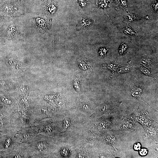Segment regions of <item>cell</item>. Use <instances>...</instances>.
<instances>
[{
    "mask_svg": "<svg viewBox=\"0 0 158 158\" xmlns=\"http://www.w3.org/2000/svg\"><path fill=\"white\" fill-rule=\"evenodd\" d=\"M141 63L146 67H148L153 64V62L149 59L142 58L140 61Z\"/></svg>",
    "mask_w": 158,
    "mask_h": 158,
    "instance_id": "obj_9",
    "label": "cell"
},
{
    "mask_svg": "<svg viewBox=\"0 0 158 158\" xmlns=\"http://www.w3.org/2000/svg\"><path fill=\"white\" fill-rule=\"evenodd\" d=\"M124 20L123 21L127 24L143 18H146L148 19V16H147L143 17L140 15L133 14L128 12L123 16Z\"/></svg>",
    "mask_w": 158,
    "mask_h": 158,
    "instance_id": "obj_2",
    "label": "cell"
},
{
    "mask_svg": "<svg viewBox=\"0 0 158 158\" xmlns=\"http://www.w3.org/2000/svg\"><path fill=\"white\" fill-rule=\"evenodd\" d=\"M41 5L45 12L50 15L54 14L58 7V4L55 0H42Z\"/></svg>",
    "mask_w": 158,
    "mask_h": 158,
    "instance_id": "obj_1",
    "label": "cell"
},
{
    "mask_svg": "<svg viewBox=\"0 0 158 158\" xmlns=\"http://www.w3.org/2000/svg\"><path fill=\"white\" fill-rule=\"evenodd\" d=\"M77 3L82 8L85 7L89 4L88 0H78Z\"/></svg>",
    "mask_w": 158,
    "mask_h": 158,
    "instance_id": "obj_12",
    "label": "cell"
},
{
    "mask_svg": "<svg viewBox=\"0 0 158 158\" xmlns=\"http://www.w3.org/2000/svg\"><path fill=\"white\" fill-rule=\"evenodd\" d=\"M74 85L75 88L76 89L77 91H79L80 90V87L79 85V83L77 79L74 80Z\"/></svg>",
    "mask_w": 158,
    "mask_h": 158,
    "instance_id": "obj_15",
    "label": "cell"
},
{
    "mask_svg": "<svg viewBox=\"0 0 158 158\" xmlns=\"http://www.w3.org/2000/svg\"><path fill=\"white\" fill-rule=\"evenodd\" d=\"M108 49L104 47L101 48L99 49V53L101 56H104L105 55L106 52L107 51Z\"/></svg>",
    "mask_w": 158,
    "mask_h": 158,
    "instance_id": "obj_16",
    "label": "cell"
},
{
    "mask_svg": "<svg viewBox=\"0 0 158 158\" xmlns=\"http://www.w3.org/2000/svg\"><path fill=\"white\" fill-rule=\"evenodd\" d=\"M131 68V67L129 65H126L121 68L118 72L121 73L128 72L130 70Z\"/></svg>",
    "mask_w": 158,
    "mask_h": 158,
    "instance_id": "obj_13",
    "label": "cell"
},
{
    "mask_svg": "<svg viewBox=\"0 0 158 158\" xmlns=\"http://www.w3.org/2000/svg\"><path fill=\"white\" fill-rule=\"evenodd\" d=\"M129 44V43L126 42H123L121 43L118 49L120 54L123 55L125 53Z\"/></svg>",
    "mask_w": 158,
    "mask_h": 158,
    "instance_id": "obj_8",
    "label": "cell"
},
{
    "mask_svg": "<svg viewBox=\"0 0 158 158\" xmlns=\"http://www.w3.org/2000/svg\"><path fill=\"white\" fill-rule=\"evenodd\" d=\"M37 24L39 28L43 31L47 30L49 27V24L46 20L42 18H38L37 19Z\"/></svg>",
    "mask_w": 158,
    "mask_h": 158,
    "instance_id": "obj_5",
    "label": "cell"
},
{
    "mask_svg": "<svg viewBox=\"0 0 158 158\" xmlns=\"http://www.w3.org/2000/svg\"><path fill=\"white\" fill-rule=\"evenodd\" d=\"M95 22L94 19H85L79 20L78 23L76 26V29L77 30H80L82 29H86L88 27L93 25Z\"/></svg>",
    "mask_w": 158,
    "mask_h": 158,
    "instance_id": "obj_3",
    "label": "cell"
},
{
    "mask_svg": "<svg viewBox=\"0 0 158 158\" xmlns=\"http://www.w3.org/2000/svg\"><path fill=\"white\" fill-rule=\"evenodd\" d=\"M64 122L65 127L67 128L69 125V121L68 119H66Z\"/></svg>",
    "mask_w": 158,
    "mask_h": 158,
    "instance_id": "obj_20",
    "label": "cell"
},
{
    "mask_svg": "<svg viewBox=\"0 0 158 158\" xmlns=\"http://www.w3.org/2000/svg\"><path fill=\"white\" fill-rule=\"evenodd\" d=\"M141 145L140 143H135L134 145V148L136 150H138L140 148Z\"/></svg>",
    "mask_w": 158,
    "mask_h": 158,
    "instance_id": "obj_19",
    "label": "cell"
},
{
    "mask_svg": "<svg viewBox=\"0 0 158 158\" xmlns=\"http://www.w3.org/2000/svg\"><path fill=\"white\" fill-rule=\"evenodd\" d=\"M151 8L154 12L158 13V3L157 2L153 1L151 5Z\"/></svg>",
    "mask_w": 158,
    "mask_h": 158,
    "instance_id": "obj_14",
    "label": "cell"
},
{
    "mask_svg": "<svg viewBox=\"0 0 158 158\" xmlns=\"http://www.w3.org/2000/svg\"><path fill=\"white\" fill-rule=\"evenodd\" d=\"M142 90L141 88L136 87L133 89L132 95L134 97H139L141 94Z\"/></svg>",
    "mask_w": 158,
    "mask_h": 158,
    "instance_id": "obj_10",
    "label": "cell"
},
{
    "mask_svg": "<svg viewBox=\"0 0 158 158\" xmlns=\"http://www.w3.org/2000/svg\"><path fill=\"white\" fill-rule=\"evenodd\" d=\"M148 152L147 150L145 149L142 148L140 150L139 153L142 156H145V155Z\"/></svg>",
    "mask_w": 158,
    "mask_h": 158,
    "instance_id": "obj_18",
    "label": "cell"
},
{
    "mask_svg": "<svg viewBox=\"0 0 158 158\" xmlns=\"http://www.w3.org/2000/svg\"><path fill=\"white\" fill-rule=\"evenodd\" d=\"M118 28L120 31L130 37H134L138 34L137 31L133 30L128 24L119 26Z\"/></svg>",
    "mask_w": 158,
    "mask_h": 158,
    "instance_id": "obj_4",
    "label": "cell"
},
{
    "mask_svg": "<svg viewBox=\"0 0 158 158\" xmlns=\"http://www.w3.org/2000/svg\"><path fill=\"white\" fill-rule=\"evenodd\" d=\"M139 69L142 73L145 75L149 76L152 75L149 69L142 65L139 66Z\"/></svg>",
    "mask_w": 158,
    "mask_h": 158,
    "instance_id": "obj_11",
    "label": "cell"
},
{
    "mask_svg": "<svg viewBox=\"0 0 158 158\" xmlns=\"http://www.w3.org/2000/svg\"><path fill=\"white\" fill-rule=\"evenodd\" d=\"M112 1L111 0H98L96 5L98 6L99 8H102L105 11L107 7H110V4Z\"/></svg>",
    "mask_w": 158,
    "mask_h": 158,
    "instance_id": "obj_6",
    "label": "cell"
},
{
    "mask_svg": "<svg viewBox=\"0 0 158 158\" xmlns=\"http://www.w3.org/2000/svg\"><path fill=\"white\" fill-rule=\"evenodd\" d=\"M107 68L113 72H114L117 68V66L112 63H109L107 65Z\"/></svg>",
    "mask_w": 158,
    "mask_h": 158,
    "instance_id": "obj_17",
    "label": "cell"
},
{
    "mask_svg": "<svg viewBox=\"0 0 158 158\" xmlns=\"http://www.w3.org/2000/svg\"><path fill=\"white\" fill-rule=\"evenodd\" d=\"M128 0H115V2L119 8L123 9L125 11L127 10Z\"/></svg>",
    "mask_w": 158,
    "mask_h": 158,
    "instance_id": "obj_7",
    "label": "cell"
}]
</instances>
